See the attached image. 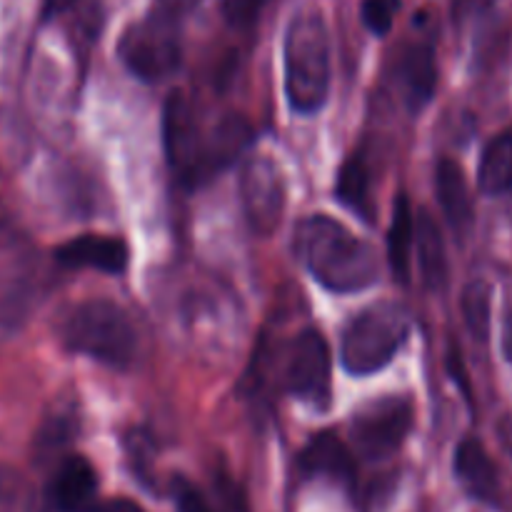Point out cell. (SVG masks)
Segmentation results:
<instances>
[{
    "instance_id": "obj_16",
    "label": "cell",
    "mask_w": 512,
    "mask_h": 512,
    "mask_svg": "<svg viewBox=\"0 0 512 512\" xmlns=\"http://www.w3.org/2000/svg\"><path fill=\"white\" fill-rule=\"evenodd\" d=\"M413 250L418 255L423 283L430 290H440L448 280V258H445V243L440 235L438 223L428 210H420L415 215L413 225Z\"/></svg>"
},
{
    "instance_id": "obj_5",
    "label": "cell",
    "mask_w": 512,
    "mask_h": 512,
    "mask_svg": "<svg viewBox=\"0 0 512 512\" xmlns=\"http://www.w3.org/2000/svg\"><path fill=\"white\" fill-rule=\"evenodd\" d=\"M410 335V318L398 303H375L360 310L343 330L340 360L350 375H373L398 355Z\"/></svg>"
},
{
    "instance_id": "obj_9",
    "label": "cell",
    "mask_w": 512,
    "mask_h": 512,
    "mask_svg": "<svg viewBox=\"0 0 512 512\" xmlns=\"http://www.w3.org/2000/svg\"><path fill=\"white\" fill-rule=\"evenodd\" d=\"M240 200L255 233L268 238L278 230L285 210V180L273 160L265 155L248 160L240 175Z\"/></svg>"
},
{
    "instance_id": "obj_10",
    "label": "cell",
    "mask_w": 512,
    "mask_h": 512,
    "mask_svg": "<svg viewBox=\"0 0 512 512\" xmlns=\"http://www.w3.org/2000/svg\"><path fill=\"white\" fill-rule=\"evenodd\" d=\"M55 260L65 268H93L100 273L120 275L128 268V245L110 235H80L55 248Z\"/></svg>"
},
{
    "instance_id": "obj_21",
    "label": "cell",
    "mask_w": 512,
    "mask_h": 512,
    "mask_svg": "<svg viewBox=\"0 0 512 512\" xmlns=\"http://www.w3.org/2000/svg\"><path fill=\"white\" fill-rule=\"evenodd\" d=\"M400 13V0H363L360 15L370 33L388 35Z\"/></svg>"
},
{
    "instance_id": "obj_18",
    "label": "cell",
    "mask_w": 512,
    "mask_h": 512,
    "mask_svg": "<svg viewBox=\"0 0 512 512\" xmlns=\"http://www.w3.org/2000/svg\"><path fill=\"white\" fill-rule=\"evenodd\" d=\"M478 185L485 195H505L512 190V130L485 145L478 168Z\"/></svg>"
},
{
    "instance_id": "obj_11",
    "label": "cell",
    "mask_w": 512,
    "mask_h": 512,
    "mask_svg": "<svg viewBox=\"0 0 512 512\" xmlns=\"http://www.w3.org/2000/svg\"><path fill=\"white\" fill-rule=\"evenodd\" d=\"M50 498L58 512H90L98 503V475L93 465L80 455L65 458L50 485Z\"/></svg>"
},
{
    "instance_id": "obj_23",
    "label": "cell",
    "mask_w": 512,
    "mask_h": 512,
    "mask_svg": "<svg viewBox=\"0 0 512 512\" xmlns=\"http://www.w3.org/2000/svg\"><path fill=\"white\" fill-rule=\"evenodd\" d=\"M268 0H220V8H223L225 20L235 28H245V25L253 23L260 15L263 5Z\"/></svg>"
},
{
    "instance_id": "obj_4",
    "label": "cell",
    "mask_w": 512,
    "mask_h": 512,
    "mask_svg": "<svg viewBox=\"0 0 512 512\" xmlns=\"http://www.w3.org/2000/svg\"><path fill=\"white\" fill-rule=\"evenodd\" d=\"M60 338L73 353L88 355L113 368H125L133 360L138 345L128 313L118 303L105 298L75 305L63 320Z\"/></svg>"
},
{
    "instance_id": "obj_2",
    "label": "cell",
    "mask_w": 512,
    "mask_h": 512,
    "mask_svg": "<svg viewBox=\"0 0 512 512\" xmlns=\"http://www.w3.org/2000/svg\"><path fill=\"white\" fill-rule=\"evenodd\" d=\"M293 248L310 275L330 293H358L378 283L380 265L373 245L328 215L300 220Z\"/></svg>"
},
{
    "instance_id": "obj_24",
    "label": "cell",
    "mask_w": 512,
    "mask_h": 512,
    "mask_svg": "<svg viewBox=\"0 0 512 512\" xmlns=\"http://www.w3.org/2000/svg\"><path fill=\"white\" fill-rule=\"evenodd\" d=\"M90 512H145L140 508L135 500L128 498H113V500H103V503H95Z\"/></svg>"
},
{
    "instance_id": "obj_20",
    "label": "cell",
    "mask_w": 512,
    "mask_h": 512,
    "mask_svg": "<svg viewBox=\"0 0 512 512\" xmlns=\"http://www.w3.org/2000/svg\"><path fill=\"white\" fill-rule=\"evenodd\" d=\"M463 318L470 335L478 343H488L490 335V285L485 280H473L463 290Z\"/></svg>"
},
{
    "instance_id": "obj_7",
    "label": "cell",
    "mask_w": 512,
    "mask_h": 512,
    "mask_svg": "<svg viewBox=\"0 0 512 512\" xmlns=\"http://www.w3.org/2000/svg\"><path fill=\"white\" fill-rule=\"evenodd\" d=\"M413 428V403L403 395H383L365 403L350 423L353 445L363 458L385 460L400 450Z\"/></svg>"
},
{
    "instance_id": "obj_29",
    "label": "cell",
    "mask_w": 512,
    "mask_h": 512,
    "mask_svg": "<svg viewBox=\"0 0 512 512\" xmlns=\"http://www.w3.org/2000/svg\"><path fill=\"white\" fill-rule=\"evenodd\" d=\"M70 3H73V0H48V13H60V10L68 8Z\"/></svg>"
},
{
    "instance_id": "obj_27",
    "label": "cell",
    "mask_w": 512,
    "mask_h": 512,
    "mask_svg": "<svg viewBox=\"0 0 512 512\" xmlns=\"http://www.w3.org/2000/svg\"><path fill=\"white\" fill-rule=\"evenodd\" d=\"M160 5H163V10H168V13L180 15V13H185V10L195 8V5H198V0H160Z\"/></svg>"
},
{
    "instance_id": "obj_3",
    "label": "cell",
    "mask_w": 512,
    "mask_h": 512,
    "mask_svg": "<svg viewBox=\"0 0 512 512\" xmlns=\"http://www.w3.org/2000/svg\"><path fill=\"white\" fill-rule=\"evenodd\" d=\"M285 93L295 113L313 115L330 93V35L320 10L293 15L285 33Z\"/></svg>"
},
{
    "instance_id": "obj_14",
    "label": "cell",
    "mask_w": 512,
    "mask_h": 512,
    "mask_svg": "<svg viewBox=\"0 0 512 512\" xmlns=\"http://www.w3.org/2000/svg\"><path fill=\"white\" fill-rule=\"evenodd\" d=\"M400 85L410 113H420L433 100L438 85V65L428 43H415L405 50L400 60Z\"/></svg>"
},
{
    "instance_id": "obj_8",
    "label": "cell",
    "mask_w": 512,
    "mask_h": 512,
    "mask_svg": "<svg viewBox=\"0 0 512 512\" xmlns=\"http://www.w3.org/2000/svg\"><path fill=\"white\" fill-rule=\"evenodd\" d=\"M333 358L318 330H303L285 360V390L305 405L325 410L333 400Z\"/></svg>"
},
{
    "instance_id": "obj_1",
    "label": "cell",
    "mask_w": 512,
    "mask_h": 512,
    "mask_svg": "<svg viewBox=\"0 0 512 512\" xmlns=\"http://www.w3.org/2000/svg\"><path fill=\"white\" fill-rule=\"evenodd\" d=\"M165 150L185 185L205 183L240 158L253 143V125L243 115H225L203 128L183 93L170 95L163 118Z\"/></svg>"
},
{
    "instance_id": "obj_15",
    "label": "cell",
    "mask_w": 512,
    "mask_h": 512,
    "mask_svg": "<svg viewBox=\"0 0 512 512\" xmlns=\"http://www.w3.org/2000/svg\"><path fill=\"white\" fill-rule=\"evenodd\" d=\"M435 190H438L440 208L448 218L450 228L458 235H465L473 225V198H470L468 180L463 168L455 160L443 158L435 168Z\"/></svg>"
},
{
    "instance_id": "obj_12",
    "label": "cell",
    "mask_w": 512,
    "mask_h": 512,
    "mask_svg": "<svg viewBox=\"0 0 512 512\" xmlns=\"http://www.w3.org/2000/svg\"><path fill=\"white\" fill-rule=\"evenodd\" d=\"M300 468L308 475L330 478L335 483L350 485L355 480V460L348 445L330 430L313 435L300 453Z\"/></svg>"
},
{
    "instance_id": "obj_19",
    "label": "cell",
    "mask_w": 512,
    "mask_h": 512,
    "mask_svg": "<svg viewBox=\"0 0 512 512\" xmlns=\"http://www.w3.org/2000/svg\"><path fill=\"white\" fill-rule=\"evenodd\" d=\"M413 225L415 215L410 208V200L405 195H398L393 205V220L388 230V260L393 275L400 283L410 280V255H413Z\"/></svg>"
},
{
    "instance_id": "obj_17",
    "label": "cell",
    "mask_w": 512,
    "mask_h": 512,
    "mask_svg": "<svg viewBox=\"0 0 512 512\" xmlns=\"http://www.w3.org/2000/svg\"><path fill=\"white\" fill-rule=\"evenodd\" d=\"M335 195H338V200L345 208H350L363 220L373 223L375 210L373 203H370V168L365 163L363 153H353L340 165Z\"/></svg>"
},
{
    "instance_id": "obj_22",
    "label": "cell",
    "mask_w": 512,
    "mask_h": 512,
    "mask_svg": "<svg viewBox=\"0 0 512 512\" xmlns=\"http://www.w3.org/2000/svg\"><path fill=\"white\" fill-rule=\"evenodd\" d=\"M173 500L178 512H215L210 508L208 500H205V495L193 483L180 478V475L173 480Z\"/></svg>"
},
{
    "instance_id": "obj_26",
    "label": "cell",
    "mask_w": 512,
    "mask_h": 512,
    "mask_svg": "<svg viewBox=\"0 0 512 512\" xmlns=\"http://www.w3.org/2000/svg\"><path fill=\"white\" fill-rule=\"evenodd\" d=\"M13 238H15V223H13V218H10L8 208L0 203V245L10 243Z\"/></svg>"
},
{
    "instance_id": "obj_28",
    "label": "cell",
    "mask_w": 512,
    "mask_h": 512,
    "mask_svg": "<svg viewBox=\"0 0 512 512\" xmlns=\"http://www.w3.org/2000/svg\"><path fill=\"white\" fill-rule=\"evenodd\" d=\"M503 355L505 360L512 365V313L505 318V328H503Z\"/></svg>"
},
{
    "instance_id": "obj_25",
    "label": "cell",
    "mask_w": 512,
    "mask_h": 512,
    "mask_svg": "<svg viewBox=\"0 0 512 512\" xmlns=\"http://www.w3.org/2000/svg\"><path fill=\"white\" fill-rule=\"evenodd\" d=\"M490 3L493 0H455V15H458V20H468L473 15L488 10Z\"/></svg>"
},
{
    "instance_id": "obj_13",
    "label": "cell",
    "mask_w": 512,
    "mask_h": 512,
    "mask_svg": "<svg viewBox=\"0 0 512 512\" xmlns=\"http://www.w3.org/2000/svg\"><path fill=\"white\" fill-rule=\"evenodd\" d=\"M455 475L463 483L473 498L483 500V503H495L500 495V478L498 468L485 453L480 440L465 438L455 450Z\"/></svg>"
},
{
    "instance_id": "obj_6",
    "label": "cell",
    "mask_w": 512,
    "mask_h": 512,
    "mask_svg": "<svg viewBox=\"0 0 512 512\" xmlns=\"http://www.w3.org/2000/svg\"><path fill=\"white\" fill-rule=\"evenodd\" d=\"M118 55L125 68L145 83H158L173 75L180 65V30L175 15L160 8L130 25L120 38Z\"/></svg>"
}]
</instances>
